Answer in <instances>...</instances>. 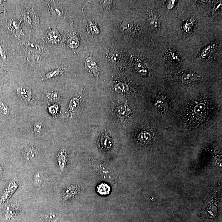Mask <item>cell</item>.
I'll list each match as a JSON object with an SVG mask.
<instances>
[{
  "label": "cell",
  "mask_w": 222,
  "mask_h": 222,
  "mask_svg": "<svg viewBox=\"0 0 222 222\" xmlns=\"http://www.w3.org/2000/svg\"><path fill=\"white\" fill-rule=\"evenodd\" d=\"M215 109L214 101L207 97H200L186 105L182 112V120L190 128H197L211 119Z\"/></svg>",
  "instance_id": "6da1fadb"
},
{
  "label": "cell",
  "mask_w": 222,
  "mask_h": 222,
  "mask_svg": "<svg viewBox=\"0 0 222 222\" xmlns=\"http://www.w3.org/2000/svg\"><path fill=\"white\" fill-rule=\"evenodd\" d=\"M15 180H13L9 184L8 188L4 191L0 199V206H3L8 202L9 198L15 191L17 187Z\"/></svg>",
  "instance_id": "7a4b0ae2"
},
{
  "label": "cell",
  "mask_w": 222,
  "mask_h": 222,
  "mask_svg": "<svg viewBox=\"0 0 222 222\" xmlns=\"http://www.w3.org/2000/svg\"><path fill=\"white\" fill-rule=\"evenodd\" d=\"M37 149L33 147H25L22 151V154L24 158L27 161H31L35 159L38 155Z\"/></svg>",
  "instance_id": "3957f363"
},
{
  "label": "cell",
  "mask_w": 222,
  "mask_h": 222,
  "mask_svg": "<svg viewBox=\"0 0 222 222\" xmlns=\"http://www.w3.org/2000/svg\"><path fill=\"white\" fill-rule=\"evenodd\" d=\"M18 95L25 101L29 102L32 100V93L28 87L23 86L18 88L17 91Z\"/></svg>",
  "instance_id": "277c9868"
},
{
  "label": "cell",
  "mask_w": 222,
  "mask_h": 222,
  "mask_svg": "<svg viewBox=\"0 0 222 222\" xmlns=\"http://www.w3.org/2000/svg\"><path fill=\"white\" fill-rule=\"evenodd\" d=\"M85 67L88 71L92 72L95 75H98V68L96 61L94 59L90 57L87 59L85 63Z\"/></svg>",
  "instance_id": "5b68a950"
},
{
  "label": "cell",
  "mask_w": 222,
  "mask_h": 222,
  "mask_svg": "<svg viewBox=\"0 0 222 222\" xmlns=\"http://www.w3.org/2000/svg\"><path fill=\"white\" fill-rule=\"evenodd\" d=\"M116 114L119 116L126 117L132 113V111L128 107V101H126L124 106H121L117 108Z\"/></svg>",
  "instance_id": "8992f818"
},
{
  "label": "cell",
  "mask_w": 222,
  "mask_h": 222,
  "mask_svg": "<svg viewBox=\"0 0 222 222\" xmlns=\"http://www.w3.org/2000/svg\"><path fill=\"white\" fill-rule=\"evenodd\" d=\"M20 209V205L17 202H14L9 204L6 209V215L7 217H13L15 216L17 212Z\"/></svg>",
  "instance_id": "52a82bcc"
},
{
  "label": "cell",
  "mask_w": 222,
  "mask_h": 222,
  "mask_svg": "<svg viewBox=\"0 0 222 222\" xmlns=\"http://www.w3.org/2000/svg\"><path fill=\"white\" fill-rule=\"evenodd\" d=\"M43 174L41 171H37L34 174L33 184L36 188H39L44 182Z\"/></svg>",
  "instance_id": "ba28073f"
},
{
  "label": "cell",
  "mask_w": 222,
  "mask_h": 222,
  "mask_svg": "<svg viewBox=\"0 0 222 222\" xmlns=\"http://www.w3.org/2000/svg\"><path fill=\"white\" fill-rule=\"evenodd\" d=\"M199 76L195 74L192 73L191 72H188L184 74L182 78V81L185 84L191 82L192 81L197 80L200 78Z\"/></svg>",
  "instance_id": "9c48e42d"
},
{
  "label": "cell",
  "mask_w": 222,
  "mask_h": 222,
  "mask_svg": "<svg viewBox=\"0 0 222 222\" xmlns=\"http://www.w3.org/2000/svg\"><path fill=\"white\" fill-rule=\"evenodd\" d=\"M26 47L28 51L35 54L41 53L43 50L40 45L30 42H28L26 43Z\"/></svg>",
  "instance_id": "30bf717a"
},
{
  "label": "cell",
  "mask_w": 222,
  "mask_h": 222,
  "mask_svg": "<svg viewBox=\"0 0 222 222\" xmlns=\"http://www.w3.org/2000/svg\"><path fill=\"white\" fill-rule=\"evenodd\" d=\"M35 134L37 136L43 135L45 132V127L43 123L37 122L35 123L33 126Z\"/></svg>",
  "instance_id": "8fae6325"
},
{
  "label": "cell",
  "mask_w": 222,
  "mask_h": 222,
  "mask_svg": "<svg viewBox=\"0 0 222 222\" xmlns=\"http://www.w3.org/2000/svg\"><path fill=\"white\" fill-rule=\"evenodd\" d=\"M48 40L53 43H58L61 40V36L59 33L56 30L53 29L49 31L47 35Z\"/></svg>",
  "instance_id": "7c38bea8"
},
{
  "label": "cell",
  "mask_w": 222,
  "mask_h": 222,
  "mask_svg": "<svg viewBox=\"0 0 222 222\" xmlns=\"http://www.w3.org/2000/svg\"><path fill=\"white\" fill-rule=\"evenodd\" d=\"M97 192L101 195H107L110 193V187L109 185L105 183H102L98 186L97 188Z\"/></svg>",
  "instance_id": "4fadbf2b"
},
{
  "label": "cell",
  "mask_w": 222,
  "mask_h": 222,
  "mask_svg": "<svg viewBox=\"0 0 222 222\" xmlns=\"http://www.w3.org/2000/svg\"><path fill=\"white\" fill-rule=\"evenodd\" d=\"M108 57L112 63L117 64L120 60L121 55L119 51H111L108 53Z\"/></svg>",
  "instance_id": "5bb4252c"
},
{
  "label": "cell",
  "mask_w": 222,
  "mask_h": 222,
  "mask_svg": "<svg viewBox=\"0 0 222 222\" xmlns=\"http://www.w3.org/2000/svg\"><path fill=\"white\" fill-rule=\"evenodd\" d=\"M80 105V99L77 97L73 98L70 102L69 107L70 111L74 112L77 111Z\"/></svg>",
  "instance_id": "9a60e30c"
},
{
  "label": "cell",
  "mask_w": 222,
  "mask_h": 222,
  "mask_svg": "<svg viewBox=\"0 0 222 222\" xmlns=\"http://www.w3.org/2000/svg\"><path fill=\"white\" fill-rule=\"evenodd\" d=\"M114 89L119 93H125L128 90V86L123 83H120L117 84L114 87Z\"/></svg>",
  "instance_id": "2e32d148"
},
{
  "label": "cell",
  "mask_w": 222,
  "mask_h": 222,
  "mask_svg": "<svg viewBox=\"0 0 222 222\" xmlns=\"http://www.w3.org/2000/svg\"><path fill=\"white\" fill-rule=\"evenodd\" d=\"M60 98V95L59 93L53 92L48 93L47 95V98L48 101L51 102L58 101Z\"/></svg>",
  "instance_id": "e0dca14e"
},
{
  "label": "cell",
  "mask_w": 222,
  "mask_h": 222,
  "mask_svg": "<svg viewBox=\"0 0 222 222\" xmlns=\"http://www.w3.org/2000/svg\"><path fill=\"white\" fill-rule=\"evenodd\" d=\"M151 134L146 131L141 132L138 135L139 139L142 141L146 142L151 139Z\"/></svg>",
  "instance_id": "ac0fdd59"
},
{
  "label": "cell",
  "mask_w": 222,
  "mask_h": 222,
  "mask_svg": "<svg viewBox=\"0 0 222 222\" xmlns=\"http://www.w3.org/2000/svg\"><path fill=\"white\" fill-rule=\"evenodd\" d=\"M10 27L11 28L12 30L14 31V32L18 33L20 32V23L16 20H12L10 23Z\"/></svg>",
  "instance_id": "d6986e66"
},
{
  "label": "cell",
  "mask_w": 222,
  "mask_h": 222,
  "mask_svg": "<svg viewBox=\"0 0 222 222\" xmlns=\"http://www.w3.org/2000/svg\"><path fill=\"white\" fill-rule=\"evenodd\" d=\"M0 112L4 115H8L9 114V109L8 106L3 102L0 101Z\"/></svg>",
  "instance_id": "ffe728a7"
},
{
  "label": "cell",
  "mask_w": 222,
  "mask_h": 222,
  "mask_svg": "<svg viewBox=\"0 0 222 222\" xmlns=\"http://www.w3.org/2000/svg\"><path fill=\"white\" fill-rule=\"evenodd\" d=\"M68 45L71 48H76L79 45V42L76 38H71L68 40Z\"/></svg>",
  "instance_id": "44dd1931"
},
{
  "label": "cell",
  "mask_w": 222,
  "mask_h": 222,
  "mask_svg": "<svg viewBox=\"0 0 222 222\" xmlns=\"http://www.w3.org/2000/svg\"><path fill=\"white\" fill-rule=\"evenodd\" d=\"M102 143L103 146L106 148H110L112 145L111 140L108 137L104 136L102 138Z\"/></svg>",
  "instance_id": "7402d4cb"
},
{
  "label": "cell",
  "mask_w": 222,
  "mask_h": 222,
  "mask_svg": "<svg viewBox=\"0 0 222 222\" xmlns=\"http://www.w3.org/2000/svg\"><path fill=\"white\" fill-rule=\"evenodd\" d=\"M24 21L25 22V25L28 26H31L32 23V20L31 17L29 13H26L24 15Z\"/></svg>",
  "instance_id": "603a6c76"
},
{
  "label": "cell",
  "mask_w": 222,
  "mask_h": 222,
  "mask_svg": "<svg viewBox=\"0 0 222 222\" xmlns=\"http://www.w3.org/2000/svg\"><path fill=\"white\" fill-rule=\"evenodd\" d=\"M49 112L54 116H56L57 114L58 113V106H56V105H53V106L49 107Z\"/></svg>",
  "instance_id": "cb8c5ba5"
},
{
  "label": "cell",
  "mask_w": 222,
  "mask_h": 222,
  "mask_svg": "<svg viewBox=\"0 0 222 222\" xmlns=\"http://www.w3.org/2000/svg\"><path fill=\"white\" fill-rule=\"evenodd\" d=\"M59 69H57V70H55L54 71L50 72L46 75V77L47 78H50L54 77H55L56 76L58 75L59 73Z\"/></svg>",
  "instance_id": "d4e9b609"
},
{
  "label": "cell",
  "mask_w": 222,
  "mask_h": 222,
  "mask_svg": "<svg viewBox=\"0 0 222 222\" xmlns=\"http://www.w3.org/2000/svg\"><path fill=\"white\" fill-rule=\"evenodd\" d=\"M148 21H149V25H150L152 27H154L155 28L158 27V21L156 20L155 19H150V20H148Z\"/></svg>",
  "instance_id": "484cf974"
},
{
  "label": "cell",
  "mask_w": 222,
  "mask_h": 222,
  "mask_svg": "<svg viewBox=\"0 0 222 222\" xmlns=\"http://www.w3.org/2000/svg\"><path fill=\"white\" fill-rule=\"evenodd\" d=\"M0 56L4 60L6 59V54H5V51L1 46L0 45Z\"/></svg>",
  "instance_id": "4316f807"
},
{
  "label": "cell",
  "mask_w": 222,
  "mask_h": 222,
  "mask_svg": "<svg viewBox=\"0 0 222 222\" xmlns=\"http://www.w3.org/2000/svg\"><path fill=\"white\" fill-rule=\"evenodd\" d=\"M176 1H168L167 3V6L169 9H171L173 7H174V5H175Z\"/></svg>",
  "instance_id": "83f0119b"
},
{
  "label": "cell",
  "mask_w": 222,
  "mask_h": 222,
  "mask_svg": "<svg viewBox=\"0 0 222 222\" xmlns=\"http://www.w3.org/2000/svg\"><path fill=\"white\" fill-rule=\"evenodd\" d=\"M3 174H4V169L3 167L1 164H0V180L1 179L3 176Z\"/></svg>",
  "instance_id": "f1b7e54d"
},
{
  "label": "cell",
  "mask_w": 222,
  "mask_h": 222,
  "mask_svg": "<svg viewBox=\"0 0 222 222\" xmlns=\"http://www.w3.org/2000/svg\"><path fill=\"white\" fill-rule=\"evenodd\" d=\"M1 141H0V146H1Z\"/></svg>",
  "instance_id": "f546056e"
}]
</instances>
